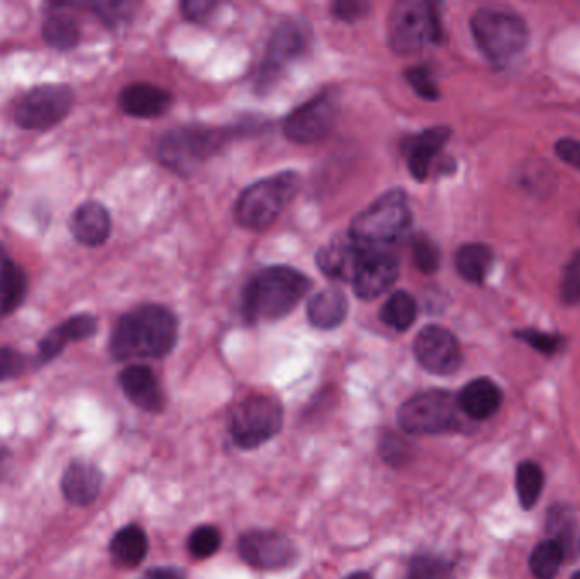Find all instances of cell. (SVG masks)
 Listing matches in <instances>:
<instances>
[{"label":"cell","mask_w":580,"mask_h":579,"mask_svg":"<svg viewBox=\"0 0 580 579\" xmlns=\"http://www.w3.org/2000/svg\"><path fill=\"white\" fill-rule=\"evenodd\" d=\"M179 323L170 309L145 305L116 323L109 350L116 360L161 359L172 352Z\"/></svg>","instance_id":"6da1fadb"},{"label":"cell","mask_w":580,"mask_h":579,"mask_svg":"<svg viewBox=\"0 0 580 579\" xmlns=\"http://www.w3.org/2000/svg\"><path fill=\"white\" fill-rule=\"evenodd\" d=\"M309 286L310 281L296 269H263L245 287L243 315L250 323L277 322L296 309Z\"/></svg>","instance_id":"7a4b0ae2"},{"label":"cell","mask_w":580,"mask_h":579,"mask_svg":"<svg viewBox=\"0 0 580 579\" xmlns=\"http://www.w3.org/2000/svg\"><path fill=\"white\" fill-rule=\"evenodd\" d=\"M299 188V176L294 172L277 173L259 180L241 192L234 204V220L246 230H267L281 217L288 202L296 198Z\"/></svg>","instance_id":"3957f363"},{"label":"cell","mask_w":580,"mask_h":579,"mask_svg":"<svg viewBox=\"0 0 580 579\" xmlns=\"http://www.w3.org/2000/svg\"><path fill=\"white\" fill-rule=\"evenodd\" d=\"M471 30L482 55L496 65L512 62L525 52L528 44V27L516 12L478 9L472 15Z\"/></svg>","instance_id":"277c9868"},{"label":"cell","mask_w":580,"mask_h":579,"mask_svg":"<svg viewBox=\"0 0 580 579\" xmlns=\"http://www.w3.org/2000/svg\"><path fill=\"white\" fill-rule=\"evenodd\" d=\"M413 214L408 198L401 189L380 196L377 201L361 211L351 223L348 235L363 245L391 246L401 240L411 227Z\"/></svg>","instance_id":"5b68a950"},{"label":"cell","mask_w":580,"mask_h":579,"mask_svg":"<svg viewBox=\"0 0 580 579\" xmlns=\"http://www.w3.org/2000/svg\"><path fill=\"white\" fill-rule=\"evenodd\" d=\"M442 36L439 12L426 0H401L389 18V43L399 55H416Z\"/></svg>","instance_id":"8992f818"},{"label":"cell","mask_w":580,"mask_h":579,"mask_svg":"<svg viewBox=\"0 0 580 579\" xmlns=\"http://www.w3.org/2000/svg\"><path fill=\"white\" fill-rule=\"evenodd\" d=\"M284 425L281 401L267 394H255L236 404L230 419V433L238 448L252 451L267 444Z\"/></svg>","instance_id":"52a82bcc"},{"label":"cell","mask_w":580,"mask_h":579,"mask_svg":"<svg viewBox=\"0 0 580 579\" xmlns=\"http://www.w3.org/2000/svg\"><path fill=\"white\" fill-rule=\"evenodd\" d=\"M458 403L452 392L424 391L409 398L398 411V422L411 435H436L461 427Z\"/></svg>","instance_id":"ba28073f"},{"label":"cell","mask_w":580,"mask_h":579,"mask_svg":"<svg viewBox=\"0 0 580 579\" xmlns=\"http://www.w3.org/2000/svg\"><path fill=\"white\" fill-rule=\"evenodd\" d=\"M223 131L209 128H177L167 133L158 144V158L173 172L190 173L204 164L223 145Z\"/></svg>","instance_id":"9c48e42d"},{"label":"cell","mask_w":580,"mask_h":579,"mask_svg":"<svg viewBox=\"0 0 580 579\" xmlns=\"http://www.w3.org/2000/svg\"><path fill=\"white\" fill-rule=\"evenodd\" d=\"M74 104V92L66 85H41L28 92L14 110L21 128L48 129L59 125Z\"/></svg>","instance_id":"30bf717a"},{"label":"cell","mask_w":580,"mask_h":579,"mask_svg":"<svg viewBox=\"0 0 580 579\" xmlns=\"http://www.w3.org/2000/svg\"><path fill=\"white\" fill-rule=\"evenodd\" d=\"M338 96L335 92H323L319 96L297 107L284 123L285 136L294 144L309 145L323 140L338 118Z\"/></svg>","instance_id":"8fae6325"},{"label":"cell","mask_w":580,"mask_h":579,"mask_svg":"<svg viewBox=\"0 0 580 579\" xmlns=\"http://www.w3.org/2000/svg\"><path fill=\"white\" fill-rule=\"evenodd\" d=\"M238 552L246 565L263 571L288 568L297 559L296 544L281 531L267 528L245 531L238 543Z\"/></svg>","instance_id":"7c38bea8"},{"label":"cell","mask_w":580,"mask_h":579,"mask_svg":"<svg viewBox=\"0 0 580 579\" xmlns=\"http://www.w3.org/2000/svg\"><path fill=\"white\" fill-rule=\"evenodd\" d=\"M414 356L423 369L434 376L455 375L464 362L461 344L446 328H423L414 340Z\"/></svg>","instance_id":"4fadbf2b"},{"label":"cell","mask_w":580,"mask_h":579,"mask_svg":"<svg viewBox=\"0 0 580 579\" xmlns=\"http://www.w3.org/2000/svg\"><path fill=\"white\" fill-rule=\"evenodd\" d=\"M399 277V261L391 246L366 245L354 277L355 294L361 299H376L394 286Z\"/></svg>","instance_id":"5bb4252c"},{"label":"cell","mask_w":580,"mask_h":579,"mask_svg":"<svg viewBox=\"0 0 580 579\" xmlns=\"http://www.w3.org/2000/svg\"><path fill=\"white\" fill-rule=\"evenodd\" d=\"M307 44H309V36H307L306 28L300 24L287 22L284 27L278 28L260 65L256 84L262 88L274 84L275 78H278V75L285 71V66L306 52Z\"/></svg>","instance_id":"9a60e30c"},{"label":"cell","mask_w":580,"mask_h":579,"mask_svg":"<svg viewBox=\"0 0 580 579\" xmlns=\"http://www.w3.org/2000/svg\"><path fill=\"white\" fill-rule=\"evenodd\" d=\"M119 385L126 398L139 410L160 413L165 397L154 370L147 366H129L119 375Z\"/></svg>","instance_id":"2e32d148"},{"label":"cell","mask_w":580,"mask_h":579,"mask_svg":"<svg viewBox=\"0 0 580 579\" xmlns=\"http://www.w3.org/2000/svg\"><path fill=\"white\" fill-rule=\"evenodd\" d=\"M103 483L104 474L99 467L94 466L92 462L74 461L63 471L60 488H62L63 498L70 505L84 508L97 499L103 489Z\"/></svg>","instance_id":"e0dca14e"},{"label":"cell","mask_w":580,"mask_h":579,"mask_svg":"<svg viewBox=\"0 0 580 579\" xmlns=\"http://www.w3.org/2000/svg\"><path fill=\"white\" fill-rule=\"evenodd\" d=\"M363 250H366L363 243L357 242L350 235L344 236L326 245L318 253L316 262L323 274L328 275L331 280L354 283Z\"/></svg>","instance_id":"ac0fdd59"},{"label":"cell","mask_w":580,"mask_h":579,"mask_svg":"<svg viewBox=\"0 0 580 579\" xmlns=\"http://www.w3.org/2000/svg\"><path fill=\"white\" fill-rule=\"evenodd\" d=\"M97 331V318L92 315H75L48 331L38 345V362L48 364L65 350L72 341L85 340Z\"/></svg>","instance_id":"d6986e66"},{"label":"cell","mask_w":580,"mask_h":579,"mask_svg":"<svg viewBox=\"0 0 580 579\" xmlns=\"http://www.w3.org/2000/svg\"><path fill=\"white\" fill-rule=\"evenodd\" d=\"M450 135L452 131L449 128L436 126V128H430L413 136L408 141L405 155H408L409 172L414 179L420 182L428 179L434 158L439 157L440 151L449 144Z\"/></svg>","instance_id":"ffe728a7"},{"label":"cell","mask_w":580,"mask_h":579,"mask_svg":"<svg viewBox=\"0 0 580 579\" xmlns=\"http://www.w3.org/2000/svg\"><path fill=\"white\" fill-rule=\"evenodd\" d=\"M119 104L133 118L151 119L170 109L172 96L157 85L133 84L120 92Z\"/></svg>","instance_id":"44dd1931"},{"label":"cell","mask_w":580,"mask_h":579,"mask_svg":"<svg viewBox=\"0 0 580 579\" xmlns=\"http://www.w3.org/2000/svg\"><path fill=\"white\" fill-rule=\"evenodd\" d=\"M456 403H458L462 413L467 414L468 419L482 422V420L494 417L503 407V391L491 379H474L464 386L461 394L456 397Z\"/></svg>","instance_id":"7402d4cb"},{"label":"cell","mask_w":580,"mask_h":579,"mask_svg":"<svg viewBox=\"0 0 580 579\" xmlns=\"http://www.w3.org/2000/svg\"><path fill=\"white\" fill-rule=\"evenodd\" d=\"M70 230L82 245H103L110 235L109 211L101 202H84L70 220Z\"/></svg>","instance_id":"603a6c76"},{"label":"cell","mask_w":580,"mask_h":579,"mask_svg":"<svg viewBox=\"0 0 580 579\" xmlns=\"http://www.w3.org/2000/svg\"><path fill=\"white\" fill-rule=\"evenodd\" d=\"M348 301L340 290L328 287L313 296L307 305V318L319 330H333L340 327L347 318Z\"/></svg>","instance_id":"cb8c5ba5"},{"label":"cell","mask_w":580,"mask_h":579,"mask_svg":"<svg viewBox=\"0 0 580 579\" xmlns=\"http://www.w3.org/2000/svg\"><path fill=\"white\" fill-rule=\"evenodd\" d=\"M113 561L123 568H136L148 554V537L138 525H126L114 534L109 544Z\"/></svg>","instance_id":"d4e9b609"},{"label":"cell","mask_w":580,"mask_h":579,"mask_svg":"<svg viewBox=\"0 0 580 579\" xmlns=\"http://www.w3.org/2000/svg\"><path fill=\"white\" fill-rule=\"evenodd\" d=\"M493 262V250L484 243H467L455 253L456 272L471 284L484 283Z\"/></svg>","instance_id":"484cf974"},{"label":"cell","mask_w":580,"mask_h":579,"mask_svg":"<svg viewBox=\"0 0 580 579\" xmlns=\"http://www.w3.org/2000/svg\"><path fill=\"white\" fill-rule=\"evenodd\" d=\"M566 559V547L559 540H541L529 556V569L537 579H553Z\"/></svg>","instance_id":"4316f807"},{"label":"cell","mask_w":580,"mask_h":579,"mask_svg":"<svg viewBox=\"0 0 580 579\" xmlns=\"http://www.w3.org/2000/svg\"><path fill=\"white\" fill-rule=\"evenodd\" d=\"M418 306L416 301L405 291H398L387 299L383 305L380 318L387 327L394 328L398 331L408 330L416 322Z\"/></svg>","instance_id":"83f0119b"},{"label":"cell","mask_w":580,"mask_h":579,"mask_svg":"<svg viewBox=\"0 0 580 579\" xmlns=\"http://www.w3.org/2000/svg\"><path fill=\"white\" fill-rule=\"evenodd\" d=\"M43 38L50 46L60 52L75 49L81 40V30L77 22L66 14L50 15L44 22Z\"/></svg>","instance_id":"f1b7e54d"},{"label":"cell","mask_w":580,"mask_h":579,"mask_svg":"<svg viewBox=\"0 0 580 579\" xmlns=\"http://www.w3.org/2000/svg\"><path fill=\"white\" fill-rule=\"evenodd\" d=\"M545 476L537 462L525 461L516 470V493L523 508L531 509L544 492Z\"/></svg>","instance_id":"f546056e"},{"label":"cell","mask_w":580,"mask_h":579,"mask_svg":"<svg viewBox=\"0 0 580 579\" xmlns=\"http://www.w3.org/2000/svg\"><path fill=\"white\" fill-rule=\"evenodd\" d=\"M452 562L436 554H418L408 569V579H452Z\"/></svg>","instance_id":"4dcf8cb0"},{"label":"cell","mask_w":580,"mask_h":579,"mask_svg":"<svg viewBox=\"0 0 580 579\" xmlns=\"http://www.w3.org/2000/svg\"><path fill=\"white\" fill-rule=\"evenodd\" d=\"M221 531L212 525H201L190 534L189 550L193 558L208 559L221 547Z\"/></svg>","instance_id":"1f68e13d"},{"label":"cell","mask_w":580,"mask_h":579,"mask_svg":"<svg viewBox=\"0 0 580 579\" xmlns=\"http://www.w3.org/2000/svg\"><path fill=\"white\" fill-rule=\"evenodd\" d=\"M380 455L383 461L391 466L401 467L405 462L411 461L413 455V448L409 444L404 436L399 433L389 432L380 440Z\"/></svg>","instance_id":"d6a6232c"},{"label":"cell","mask_w":580,"mask_h":579,"mask_svg":"<svg viewBox=\"0 0 580 579\" xmlns=\"http://www.w3.org/2000/svg\"><path fill=\"white\" fill-rule=\"evenodd\" d=\"M516 337L528 344L531 349L545 354V356H553V354L560 352L566 345V340L559 335L545 334V331L534 330V328L516 331Z\"/></svg>","instance_id":"836d02e7"},{"label":"cell","mask_w":580,"mask_h":579,"mask_svg":"<svg viewBox=\"0 0 580 579\" xmlns=\"http://www.w3.org/2000/svg\"><path fill=\"white\" fill-rule=\"evenodd\" d=\"M413 261L423 274H434L440 267V250L426 236H416L413 242Z\"/></svg>","instance_id":"e575fe53"},{"label":"cell","mask_w":580,"mask_h":579,"mask_svg":"<svg viewBox=\"0 0 580 579\" xmlns=\"http://www.w3.org/2000/svg\"><path fill=\"white\" fill-rule=\"evenodd\" d=\"M409 85L414 88L418 96L426 101H436L440 97L439 85L434 82L433 75L424 66H414L409 69L405 74Z\"/></svg>","instance_id":"d590c367"},{"label":"cell","mask_w":580,"mask_h":579,"mask_svg":"<svg viewBox=\"0 0 580 579\" xmlns=\"http://www.w3.org/2000/svg\"><path fill=\"white\" fill-rule=\"evenodd\" d=\"M560 294L567 305H576L580 303V253L567 265L566 274H563L562 287Z\"/></svg>","instance_id":"8d00e7d4"},{"label":"cell","mask_w":580,"mask_h":579,"mask_svg":"<svg viewBox=\"0 0 580 579\" xmlns=\"http://www.w3.org/2000/svg\"><path fill=\"white\" fill-rule=\"evenodd\" d=\"M27 370V357L11 347H0V382L19 378Z\"/></svg>","instance_id":"74e56055"},{"label":"cell","mask_w":580,"mask_h":579,"mask_svg":"<svg viewBox=\"0 0 580 579\" xmlns=\"http://www.w3.org/2000/svg\"><path fill=\"white\" fill-rule=\"evenodd\" d=\"M370 11L369 2L363 0H340L333 4V14L341 21L355 22L358 19L366 18Z\"/></svg>","instance_id":"f35d334b"},{"label":"cell","mask_w":580,"mask_h":579,"mask_svg":"<svg viewBox=\"0 0 580 579\" xmlns=\"http://www.w3.org/2000/svg\"><path fill=\"white\" fill-rule=\"evenodd\" d=\"M218 8L220 4L212 2V0H190V2L182 4L183 15L193 22L208 21Z\"/></svg>","instance_id":"ab89813d"},{"label":"cell","mask_w":580,"mask_h":579,"mask_svg":"<svg viewBox=\"0 0 580 579\" xmlns=\"http://www.w3.org/2000/svg\"><path fill=\"white\" fill-rule=\"evenodd\" d=\"M555 151L559 155L560 160L580 170V141L572 140V138H563V140L557 141Z\"/></svg>","instance_id":"60d3db41"},{"label":"cell","mask_w":580,"mask_h":579,"mask_svg":"<svg viewBox=\"0 0 580 579\" xmlns=\"http://www.w3.org/2000/svg\"><path fill=\"white\" fill-rule=\"evenodd\" d=\"M143 579H183V575L176 568H155Z\"/></svg>","instance_id":"b9f144b4"},{"label":"cell","mask_w":580,"mask_h":579,"mask_svg":"<svg viewBox=\"0 0 580 579\" xmlns=\"http://www.w3.org/2000/svg\"><path fill=\"white\" fill-rule=\"evenodd\" d=\"M9 457H11V452L4 445H0V480L4 476L6 470H8Z\"/></svg>","instance_id":"7bdbcfd3"},{"label":"cell","mask_w":580,"mask_h":579,"mask_svg":"<svg viewBox=\"0 0 580 579\" xmlns=\"http://www.w3.org/2000/svg\"><path fill=\"white\" fill-rule=\"evenodd\" d=\"M345 579H373L369 572H354V575L347 576Z\"/></svg>","instance_id":"ee69618b"},{"label":"cell","mask_w":580,"mask_h":579,"mask_svg":"<svg viewBox=\"0 0 580 579\" xmlns=\"http://www.w3.org/2000/svg\"><path fill=\"white\" fill-rule=\"evenodd\" d=\"M6 315H8V313H6L4 303H2V299H0V319H2V316Z\"/></svg>","instance_id":"f6af8a7d"},{"label":"cell","mask_w":580,"mask_h":579,"mask_svg":"<svg viewBox=\"0 0 580 579\" xmlns=\"http://www.w3.org/2000/svg\"><path fill=\"white\" fill-rule=\"evenodd\" d=\"M570 579H580V571L573 572L572 578Z\"/></svg>","instance_id":"bcb514c9"}]
</instances>
